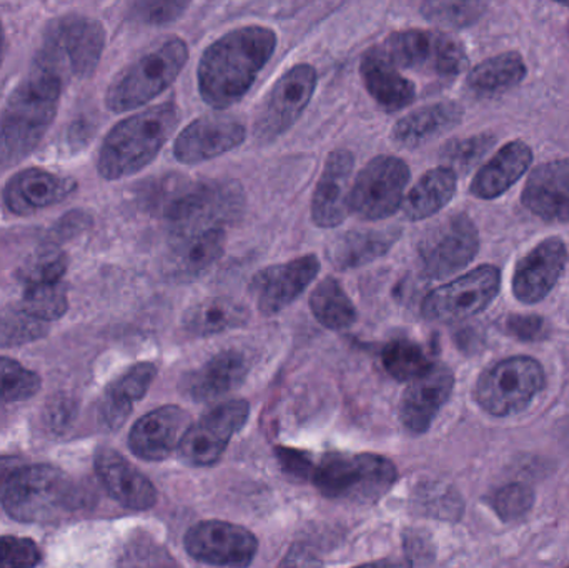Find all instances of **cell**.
I'll return each instance as SVG.
<instances>
[{"label":"cell","instance_id":"cell-13","mask_svg":"<svg viewBox=\"0 0 569 568\" xmlns=\"http://www.w3.org/2000/svg\"><path fill=\"white\" fill-rule=\"evenodd\" d=\"M480 250L477 226L467 213H453L428 230L418 243V262L428 279H447L473 262Z\"/></svg>","mask_w":569,"mask_h":568},{"label":"cell","instance_id":"cell-21","mask_svg":"<svg viewBox=\"0 0 569 568\" xmlns=\"http://www.w3.org/2000/svg\"><path fill=\"white\" fill-rule=\"evenodd\" d=\"M190 427L192 419L187 410L177 406L160 407L133 426L130 449L140 459L160 462L180 447Z\"/></svg>","mask_w":569,"mask_h":568},{"label":"cell","instance_id":"cell-8","mask_svg":"<svg viewBox=\"0 0 569 568\" xmlns=\"http://www.w3.org/2000/svg\"><path fill=\"white\" fill-rule=\"evenodd\" d=\"M310 480L328 499L375 500L391 489L397 469L390 460L371 454H328L315 464Z\"/></svg>","mask_w":569,"mask_h":568},{"label":"cell","instance_id":"cell-6","mask_svg":"<svg viewBox=\"0 0 569 568\" xmlns=\"http://www.w3.org/2000/svg\"><path fill=\"white\" fill-rule=\"evenodd\" d=\"M3 509L19 522H56L79 507L76 484L52 466H23L2 492Z\"/></svg>","mask_w":569,"mask_h":568},{"label":"cell","instance_id":"cell-45","mask_svg":"<svg viewBox=\"0 0 569 568\" xmlns=\"http://www.w3.org/2000/svg\"><path fill=\"white\" fill-rule=\"evenodd\" d=\"M508 336L521 342H541L550 337L551 327L548 320L535 313H511L505 320Z\"/></svg>","mask_w":569,"mask_h":568},{"label":"cell","instance_id":"cell-17","mask_svg":"<svg viewBox=\"0 0 569 568\" xmlns=\"http://www.w3.org/2000/svg\"><path fill=\"white\" fill-rule=\"evenodd\" d=\"M320 260L313 253L290 262L266 267L253 276L250 292L263 316H276L295 302L320 273Z\"/></svg>","mask_w":569,"mask_h":568},{"label":"cell","instance_id":"cell-11","mask_svg":"<svg viewBox=\"0 0 569 568\" xmlns=\"http://www.w3.org/2000/svg\"><path fill=\"white\" fill-rule=\"evenodd\" d=\"M410 167L400 157L378 156L361 169L351 186L350 210L367 222L388 219L403 206Z\"/></svg>","mask_w":569,"mask_h":568},{"label":"cell","instance_id":"cell-2","mask_svg":"<svg viewBox=\"0 0 569 568\" xmlns=\"http://www.w3.org/2000/svg\"><path fill=\"white\" fill-rule=\"evenodd\" d=\"M153 206L177 240L203 230L222 229L243 216L246 193L236 180L166 177L157 186Z\"/></svg>","mask_w":569,"mask_h":568},{"label":"cell","instance_id":"cell-19","mask_svg":"<svg viewBox=\"0 0 569 568\" xmlns=\"http://www.w3.org/2000/svg\"><path fill=\"white\" fill-rule=\"evenodd\" d=\"M568 249L560 237L541 240L515 267L511 289L517 300L538 303L550 296L567 269Z\"/></svg>","mask_w":569,"mask_h":568},{"label":"cell","instance_id":"cell-4","mask_svg":"<svg viewBox=\"0 0 569 568\" xmlns=\"http://www.w3.org/2000/svg\"><path fill=\"white\" fill-rule=\"evenodd\" d=\"M179 122V106L167 102L117 123L100 149V176L119 180L146 169L159 156Z\"/></svg>","mask_w":569,"mask_h":568},{"label":"cell","instance_id":"cell-22","mask_svg":"<svg viewBox=\"0 0 569 568\" xmlns=\"http://www.w3.org/2000/svg\"><path fill=\"white\" fill-rule=\"evenodd\" d=\"M521 202L547 222H569V160L538 166L528 177Z\"/></svg>","mask_w":569,"mask_h":568},{"label":"cell","instance_id":"cell-32","mask_svg":"<svg viewBox=\"0 0 569 568\" xmlns=\"http://www.w3.org/2000/svg\"><path fill=\"white\" fill-rule=\"evenodd\" d=\"M457 173L448 167L428 170L405 197L401 206L405 219L420 222L443 210L457 193Z\"/></svg>","mask_w":569,"mask_h":568},{"label":"cell","instance_id":"cell-48","mask_svg":"<svg viewBox=\"0 0 569 568\" xmlns=\"http://www.w3.org/2000/svg\"><path fill=\"white\" fill-rule=\"evenodd\" d=\"M280 464H282L284 472L290 476L297 477V479H311L313 474V460H311L310 454L300 452V450L287 449V447H280L277 450Z\"/></svg>","mask_w":569,"mask_h":568},{"label":"cell","instance_id":"cell-41","mask_svg":"<svg viewBox=\"0 0 569 568\" xmlns=\"http://www.w3.org/2000/svg\"><path fill=\"white\" fill-rule=\"evenodd\" d=\"M47 322L29 316L22 307L0 310V347L22 346L46 336Z\"/></svg>","mask_w":569,"mask_h":568},{"label":"cell","instance_id":"cell-24","mask_svg":"<svg viewBox=\"0 0 569 568\" xmlns=\"http://www.w3.org/2000/svg\"><path fill=\"white\" fill-rule=\"evenodd\" d=\"M223 229L203 230L176 242L166 260V272L173 282H196L206 276L226 252Z\"/></svg>","mask_w":569,"mask_h":568},{"label":"cell","instance_id":"cell-39","mask_svg":"<svg viewBox=\"0 0 569 568\" xmlns=\"http://www.w3.org/2000/svg\"><path fill=\"white\" fill-rule=\"evenodd\" d=\"M67 293L60 283H33L26 286L23 292L22 307L29 316L50 322V320L60 319L67 312Z\"/></svg>","mask_w":569,"mask_h":568},{"label":"cell","instance_id":"cell-7","mask_svg":"<svg viewBox=\"0 0 569 568\" xmlns=\"http://www.w3.org/2000/svg\"><path fill=\"white\" fill-rule=\"evenodd\" d=\"M106 47V29L86 16L60 17L47 27L37 67L56 73L60 80L86 79L99 66Z\"/></svg>","mask_w":569,"mask_h":568},{"label":"cell","instance_id":"cell-26","mask_svg":"<svg viewBox=\"0 0 569 568\" xmlns=\"http://www.w3.org/2000/svg\"><path fill=\"white\" fill-rule=\"evenodd\" d=\"M360 73L371 99L387 112L405 109L417 97L415 83L398 72L381 47H373L365 52L361 57Z\"/></svg>","mask_w":569,"mask_h":568},{"label":"cell","instance_id":"cell-50","mask_svg":"<svg viewBox=\"0 0 569 568\" xmlns=\"http://www.w3.org/2000/svg\"><path fill=\"white\" fill-rule=\"evenodd\" d=\"M357 568H407L403 562H397V560H381V562L370 564V566L357 567Z\"/></svg>","mask_w":569,"mask_h":568},{"label":"cell","instance_id":"cell-29","mask_svg":"<svg viewBox=\"0 0 569 568\" xmlns=\"http://www.w3.org/2000/svg\"><path fill=\"white\" fill-rule=\"evenodd\" d=\"M250 363L240 350H223L183 379L182 387L192 399L212 400L237 389L246 380Z\"/></svg>","mask_w":569,"mask_h":568},{"label":"cell","instance_id":"cell-9","mask_svg":"<svg viewBox=\"0 0 569 568\" xmlns=\"http://www.w3.org/2000/svg\"><path fill=\"white\" fill-rule=\"evenodd\" d=\"M545 387L543 367L531 357H510L481 373L475 399L495 417L521 412Z\"/></svg>","mask_w":569,"mask_h":568},{"label":"cell","instance_id":"cell-27","mask_svg":"<svg viewBox=\"0 0 569 568\" xmlns=\"http://www.w3.org/2000/svg\"><path fill=\"white\" fill-rule=\"evenodd\" d=\"M96 467L107 492L127 509L147 510L156 506V487L116 450H100Z\"/></svg>","mask_w":569,"mask_h":568},{"label":"cell","instance_id":"cell-47","mask_svg":"<svg viewBox=\"0 0 569 568\" xmlns=\"http://www.w3.org/2000/svg\"><path fill=\"white\" fill-rule=\"evenodd\" d=\"M66 272V257H49V259L40 260L36 266L26 270L23 282H26V286H33V283H60Z\"/></svg>","mask_w":569,"mask_h":568},{"label":"cell","instance_id":"cell-12","mask_svg":"<svg viewBox=\"0 0 569 568\" xmlns=\"http://www.w3.org/2000/svg\"><path fill=\"white\" fill-rule=\"evenodd\" d=\"M501 272L480 266L457 280L431 290L421 303V316L430 322H458L483 312L500 293Z\"/></svg>","mask_w":569,"mask_h":568},{"label":"cell","instance_id":"cell-52","mask_svg":"<svg viewBox=\"0 0 569 568\" xmlns=\"http://www.w3.org/2000/svg\"><path fill=\"white\" fill-rule=\"evenodd\" d=\"M3 43L2 27H0V46Z\"/></svg>","mask_w":569,"mask_h":568},{"label":"cell","instance_id":"cell-23","mask_svg":"<svg viewBox=\"0 0 569 568\" xmlns=\"http://www.w3.org/2000/svg\"><path fill=\"white\" fill-rule=\"evenodd\" d=\"M453 372L447 366H433L410 383L401 397L400 417L408 430L423 434L430 429L453 390Z\"/></svg>","mask_w":569,"mask_h":568},{"label":"cell","instance_id":"cell-49","mask_svg":"<svg viewBox=\"0 0 569 568\" xmlns=\"http://www.w3.org/2000/svg\"><path fill=\"white\" fill-rule=\"evenodd\" d=\"M22 462L17 457H0V496L6 490L7 484L22 469Z\"/></svg>","mask_w":569,"mask_h":568},{"label":"cell","instance_id":"cell-20","mask_svg":"<svg viewBox=\"0 0 569 568\" xmlns=\"http://www.w3.org/2000/svg\"><path fill=\"white\" fill-rule=\"evenodd\" d=\"M353 167L350 150L337 149L328 156L311 199V219L321 229L341 226L350 216Z\"/></svg>","mask_w":569,"mask_h":568},{"label":"cell","instance_id":"cell-30","mask_svg":"<svg viewBox=\"0 0 569 568\" xmlns=\"http://www.w3.org/2000/svg\"><path fill=\"white\" fill-rule=\"evenodd\" d=\"M463 116V107L453 100L431 103L398 120L391 130V139L403 149H417L460 126Z\"/></svg>","mask_w":569,"mask_h":568},{"label":"cell","instance_id":"cell-18","mask_svg":"<svg viewBox=\"0 0 569 568\" xmlns=\"http://www.w3.org/2000/svg\"><path fill=\"white\" fill-rule=\"evenodd\" d=\"M246 126L232 116L199 117L177 137L173 156L186 166H197L237 149L246 140Z\"/></svg>","mask_w":569,"mask_h":568},{"label":"cell","instance_id":"cell-28","mask_svg":"<svg viewBox=\"0 0 569 568\" xmlns=\"http://www.w3.org/2000/svg\"><path fill=\"white\" fill-rule=\"evenodd\" d=\"M531 162V147L523 140H511L478 170L471 182V196L483 200L498 199L527 173Z\"/></svg>","mask_w":569,"mask_h":568},{"label":"cell","instance_id":"cell-33","mask_svg":"<svg viewBox=\"0 0 569 568\" xmlns=\"http://www.w3.org/2000/svg\"><path fill=\"white\" fill-rule=\"evenodd\" d=\"M250 312L243 303L230 297H212L187 310L183 329L196 337L217 336L247 326Z\"/></svg>","mask_w":569,"mask_h":568},{"label":"cell","instance_id":"cell-51","mask_svg":"<svg viewBox=\"0 0 569 568\" xmlns=\"http://www.w3.org/2000/svg\"><path fill=\"white\" fill-rule=\"evenodd\" d=\"M3 60V46H0V66H2Z\"/></svg>","mask_w":569,"mask_h":568},{"label":"cell","instance_id":"cell-44","mask_svg":"<svg viewBox=\"0 0 569 568\" xmlns=\"http://www.w3.org/2000/svg\"><path fill=\"white\" fill-rule=\"evenodd\" d=\"M40 562V550L30 539L0 537V568H33Z\"/></svg>","mask_w":569,"mask_h":568},{"label":"cell","instance_id":"cell-36","mask_svg":"<svg viewBox=\"0 0 569 568\" xmlns=\"http://www.w3.org/2000/svg\"><path fill=\"white\" fill-rule=\"evenodd\" d=\"M310 310L315 319L330 330H345L357 320V309L343 286L335 277L321 280L310 293Z\"/></svg>","mask_w":569,"mask_h":568},{"label":"cell","instance_id":"cell-38","mask_svg":"<svg viewBox=\"0 0 569 568\" xmlns=\"http://www.w3.org/2000/svg\"><path fill=\"white\" fill-rule=\"evenodd\" d=\"M497 143L493 133H480V136L467 137V139H453L445 143L440 150V159L445 167L455 173H467L490 152Z\"/></svg>","mask_w":569,"mask_h":568},{"label":"cell","instance_id":"cell-46","mask_svg":"<svg viewBox=\"0 0 569 568\" xmlns=\"http://www.w3.org/2000/svg\"><path fill=\"white\" fill-rule=\"evenodd\" d=\"M189 6V2H180V0H149V2L136 3L133 16L140 22L163 26L179 19Z\"/></svg>","mask_w":569,"mask_h":568},{"label":"cell","instance_id":"cell-34","mask_svg":"<svg viewBox=\"0 0 569 568\" xmlns=\"http://www.w3.org/2000/svg\"><path fill=\"white\" fill-rule=\"evenodd\" d=\"M157 376V367L150 362L137 363L109 387L103 397L102 419L112 429H119L132 412L137 400L146 396Z\"/></svg>","mask_w":569,"mask_h":568},{"label":"cell","instance_id":"cell-10","mask_svg":"<svg viewBox=\"0 0 569 568\" xmlns=\"http://www.w3.org/2000/svg\"><path fill=\"white\" fill-rule=\"evenodd\" d=\"M381 49L395 67L447 79L460 76L468 66L465 47L437 30H398L387 37Z\"/></svg>","mask_w":569,"mask_h":568},{"label":"cell","instance_id":"cell-1","mask_svg":"<svg viewBox=\"0 0 569 568\" xmlns=\"http://www.w3.org/2000/svg\"><path fill=\"white\" fill-rule=\"evenodd\" d=\"M269 27H239L207 47L197 69L199 92L213 109H229L252 89L277 50Z\"/></svg>","mask_w":569,"mask_h":568},{"label":"cell","instance_id":"cell-14","mask_svg":"<svg viewBox=\"0 0 569 568\" xmlns=\"http://www.w3.org/2000/svg\"><path fill=\"white\" fill-rule=\"evenodd\" d=\"M317 82V70L310 63H298L288 69L257 109L256 139L270 143L288 132L310 103Z\"/></svg>","mask_w":569,"mask_h":568},{"label":"cell","instance_id":"cell-42","mask_svg":"<svg viewBox=\"0 0 569 568\" xmlns=\"http://www.w3.org/2000/svg\"><path fill=\"white\" fill-rule=\"evenodd\" d=\"M40 389V377L20 366L16 360L0 357V400L20 402L36 396Z\"/></svg>","mask_w":569,"mask_h":568},{"label":"cell","instance_id":"cell-3","mask_svg":"<svg viewBox=\"0 0 569 568\" xmlns=\"http://www.w3.org/2000/svg\"><path fill=\"white\" fill-rule=\"evenodd\" d=\"M62 86L56 73L36 66L10 93L0 117V162H19L39 146L56 119Z\"/></svg>","mask_w":569,"mask_h":568},{"label":"cell","instance_id":"cell-43","mask_svg":"<svg viewBox=\"0 0 569 568\" xmlns=\"http://www.w3.org/2000/svg\"><path fill=\"white\" fill-rule=\"evenodd\" d=\"M535 494L523 484H511L498 490L493 497V509L505 522H515L530 512L533 507Z\"/></svg>","mask_w":569,"mask_h":568},{"label":"cell","instance_id":"cell-25","mask_svg":"<svg viewBox=\"0 0 569 568\" xmlns=\"http://www.w3.org/2000/svg\"><path fill=\"white\" fill-rule=\"evenodd\" d=\"M76 187L69 177H60L43 169H27L9 180L3 190V199L12 212L23 216L62 202Z\"/></svg>","mask_w":569,"mask_h":568},{"label":"cell","instance_id":"cell-15","mask_svg":"<svg viewBox=\"0 0 569 568\" xmlns=\"http://www.w3.org/2000/svg\"><path fill=\"white\" fill-rule=\"evenodd\" d=\"M249 413L246 400H230L210 410L183 437L180 456L192 466H212L226 452L232 437L246 426Z\"/></svg>","mask_w":569,"mask_h":568},{"label":"cell","instance_id":"cell-35","mask_svg":"<svg viewBox=\"0 0 569 568\" xmlns=\"http://www.w3.org/2000/svg\"><path fill=\"white\" fill-rule=\"evenodd\" d=\"M527 77V63L518 52L498 53L478 63L470 76L468 87L478 96H497L513 89Z\"/></svg>","mask_w":569,"mask_h":568},{"label":"cell","instance_id":"cell-16","mask_svg":"<svg viewBox=\"0 0 569 568\" xmlns=\"http://www.w3.org/2000/svg\"><path fill=\"white\" fill-rule=\"evenodd\" d=\"M187 552L210 566L246 568L256 559V536L236 524L207 520L186 536Z\"/></svg>","mask_w":569,"mask_h":568},{"label":"cell","instance_id":"cell-40","mask_svg":"<svg viewBox=\"0 0 569 568\" xmlns=\"http://www.w3.org/2000/svg\"><path fill=\"white\" fill-rule=\"evenodd\" d=\"M483 2H425L421 13L428 22L451 29H465L473 26L487 12Z\"/></svg>","mask_w":569,"mask_h":568},{"label":"cell","instance_id":"cell-5","mask_svg":"<svg viewBox=\"0 0 569 568\" xmlns=\"http://www.w3.org/2000/svg\"><path fill=\"white\" fill-rule=\"evenodd\" d=\"M189 60V46L170 37L122 70L107 89L106 102L112 112L139 109L169 89Z\"/></svg>","mask_w":569,"mask_h":568},{"label":"cell","instance_id":"cell-31","mask_svg":"<svg viewBox=\"0 0 569 568\" xmlns=\"http://www.w3.org/2000/svg\"><path fill=\"white\" fill-rule=\"evenodd\" d=\"M400 229L350 230L328 246V260L335 269L351 270L387 256L400 239Z\"/></svg>","mask_w":569,"mask_h":568},{"label":"cell","instance_id":"cell-37","mask_svg":"<svg viewBox=\"0 0 569 568\" xmlns=\"http://www.w3.org/2000/svg\"><path fill=\"white\" fill-rule=\"evenodd\" d=\"M381 360L387 372L400 382L405 380L413 382L433 367L423 347L407 339L388 343L381 353Z\"/></svg>","mask_w":569,"mask_h":568}]
</instances>
